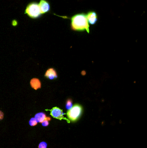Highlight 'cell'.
<instances>
[{"mask_svg":"<svg viewBox=\"0 0 147 148\" xmlns=\"http://www.w3.org/2000/svg\"><path fill=\"white\" fill-rule=\"evenodd\" d=\"M45 77L50 80H53L58 77V75L55 69L53 68H50L47 69L46 72Z\"/></svg>","mask_w":147,"mask_h":148,"instance_id":"7","label":"cell"},{"mask_svg":"<svg viewBox=\"0 0 147 148\" xmlns=\"http://www.w3.org/2000/svg\"><path fill=\"white\" fill-rule=\"evenodd\" d=\"M41 14H45L50 10V3L46 0H41L39 3Z\"/></svg>","mask_w":147,"mask_h":148,"instance_id":"5","label":"cell"},{"mask_svg":"<svg viewBox=\"0 0 147 148\" xmlns=\"http://www.w3.org/2000/svg\"><path fill=\"white\" fill-rule=\"evenodd\" d=\"M73 106V103H72V99H67L66 103L65 108L66 110L70 109Z\"/></svg>","mask_w":147,"mask_h":148,"instance_id":"10","label":"cell"},{"mask_svg":"<svg viewBox=\"0 0 147 148\" xmlns=\"http://www.w3.org/2000/svg\"><path fill=\"white\" fill-rule=\"evenodd\" d=\"M3 117H4V114H3V113L2 111L0 110V121L3 120Z\"/></svg>","mask_w":147,"mask_h":148,"instance_id":"15","label":"cell"},{"mask_svg":"<svg viewBox=\"0 0 147 148\" xmlns=\"http://www.w3.org/2000/svg\"><path fill=\"white\" fill-rule=\"evenodd\" d=\"M71 27L74 31H84L85 30L89 33V25L86 15L84 13L77 14L71 18Z\"/></svg>","mask_w":147,"mask_h":148,"instance_id":"1","label":"cell"},{"mask_svg":"<svg viewBox=\"0 0 147 148\" xmlns=\"http://www.w3.org/2000/svg\"><path fill=\"white\" fill-rule=\"evenodd\" d=\"M30 84L31 87L35 90L41 88V83L38 78H33L31 79Z\"/></svg>","mask_w":147,"mask_h":148,"instance_id":"8","label":"cell"},{"mask_svg":"<svg viewBox=\"0 0 147 148\" xmlns=\"http://www.w3.org/2000/svg\"><path fill=\"white\" fill-rule=\"evenodd\" d=\"M25 14L33 19H36L41 16L42 14L41 12L39 4L36 2H32L27 6Z\"/></svg>","mask_w":147,"mask_h":148,"instance_id":"2","label":"cell"},{"mask_svg":"<svg viewBox=\"0 0 147 148\" xmlns=\"http://www.w3.org/2000/svg\"><path fill=\"white\" fill-rule=\"evenodd\" d=\"M47 143L45 142H41L39 144L38 148H47Z\"/></svg>","mask_w":147,"mask_h":148,"instance_id":"13","label":"cell"},{"mask_svg":"<svg viewBox=\"0 0 147 148\" xmlns=\"http://www.w3.org/2000/svg\"><path fill=\"white\" fill-rule=\"evenodd\" d=\"M47 116L44 112H40L37 113L35 116V118L37 121V122L41 123L42 122L44 121L46 119Z\"/></svg>","mask_w":147,"mask_h":148,"instance_id":"9","label":"cell"},{"mask_svg":"<svg viewBox=\"0 0 147 148\" xmlns=\"http://www.w3.org/2000/svg\"><path fill=\"white\" fill-rule=\"evenodd\" d=\"M37 123H38V122L35 118H31L29 121V125L32 127L36 126L37 125Z\"/></svg>","mask_w":147,"mask_h":148,"instance_id":"12","label":"cell"},{"mask_svg":"<svg viewBox=\"0 0 147 148\" xmlns=\"http://www.w3.org/2000/svg\"><path fill=\"white\" fill-rule=\"evenodd\" d=\"M51 120V118L50 117H47L46 119L44 121L41 123V124L43 127H47L49 125V121Z\"/></svg>","mask_w":147,"mask_h":148,"instance_id":"11","label":"cell"},{"mask_svg":"<svg viewBox=\"0 0 147 148\" xmlns=\"http://www.w3.org/2000/svg\"><path fill=\"white\" fill-rule=\"evenodd\" d=\"M46 110L50 111V115L54 118L58 119L60 121L62 120H66L67 123H70V120L65 118L64 116V115L65 114H64L63 112V110L60 108H58V107H54L51 109Z\"/></svg>","mask_w":147,"mask_h":148,"instance_id":"4","label":"cell"},{"mask_svg":"<svg viewBox=\"0 0 147 148\" xmlns=\"http://www.w3.org/2000/svg\"><path fill=\"white\" fill-rule=\"evenodd\" d=\"M83 113V108L81 105L76 104L67 111L66 115L70 121L72 122L77 121Z\"/></svg>","mask_w":147,"mask_h":148,"instance_id":"3","label":"cell"},{"mask_svg":"<svg viewBox=\"0 0 147 148\" xmlns=\"http://www.w3.org/2000/svg\"><path fill=\"white\" fill-rule=\"evenodd\" d=\"M17 24H18V22H17L16 20H14L12 21V25H13V26L16 27V26H17Z\"/></svg>","mask_w":147,"mask_h":148,"instance_id":"14","label":"cell"},{"mask_svg":"<svg viewBox=\"0 0 147 148\" xmlns=\"http://www.w3.org/2000/svg\"><path fill=\"white\" fill-rule=\"evenodd\" d=\"M86 15L88 23L91 25H94L98 20L97 14L95 11H90Z\"/></svg>","mask_w":147,"mask_h":148,"instance_id":"6","label":"cell"}]
</instances>
